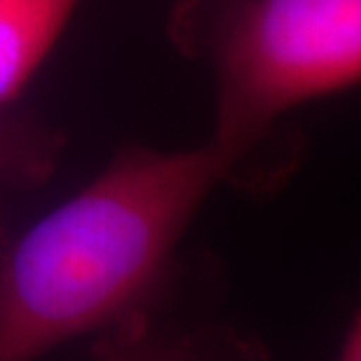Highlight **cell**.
I'll return each instance as SVG.
<instances>
[{"label":"cell","instance_id":"cell-1","mask_svg":"<svg viewBox=\"0 0 361 361\" xmlns=\"http://www.w3.org/2000/svg\"><path fill=\"white\" fill-rule=\"evenodd\" d=\"M235 169L214 141L118 150L90 185L0 251V361H35L150 312L192 216Z\"/></svg>","mask_w":361,"mask_h":361},{"label":"cell","instance_id":"cell-2","mask_svg":"<svg viewBox=\"0 0 361 361\" xmlns=\"http://www.w3.org/2000/svg\"><path fill=\"white\" fill-rule=\"evenodd\" d=\"M202 40L219 82L212 141L237 164L279 115L361 82V0H223Z\"/></svg>","mask_w":361,"mask_h":361},{"label":"cell","instance_id":"cell-3","mask_svg":"<svg viewBox=\"0 0 361 361\" xmlns=\"http://www.w3.org/2000/svg\"><path fill=\"white\" fill-rule=\"evenodd\" d=\"M75 5L78 0H0V108L45 59Z\"/></svg>","mask_w":361,"mask_h":361},{"label":"cell","instance_id":"cell-4","mask_svg":"<svg viewBox=\"0 0 361 361\" xmlns=\"http://www.w3.org/2000/svg\"><path fill=\"white\" fill-rule=\"evenodd\" d=\"M99 361H204L190 336L155 326L150 312L136 314L104 331L97 345Z\"/></svg>","mask_w":361,"mask_h":361},{"label":"cell","instance_id":"cell-5","mask_svg":"<svg viewBox=\"0 0 361 361\" xmlns=\"http://www.w3.org/2000/svg\"><path fill=\"white\" fill-rule=\"evenodd\" d=\"M54 162V146L24 125H14L0 118V178L40 180L47 176ZM3 251V230H0Z\"/></svg>","mask_w":361,"mask_h":361},{"label":"cell","instance_id":"cell-6","mask_svg":"<svg viewBox=\"0 0 361 361\" xmlns=\"http://www.w3.org/2000/svg\"><path fill=\"white\" fill-rule=\"evenodd\" d=\"M334 361H361V305L350 324L348 334L343 338V345Z\"/></svg>","mask_w":361,"mask_h":361}]
</instances>
